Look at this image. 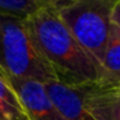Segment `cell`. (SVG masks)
Masks as SVG:
<instances>
[{"mask_svg": "<svg viewBox=\"0 0 120 120\" xmlns=\"http://www.w3.org/2000/svg\"><path fill=\"white\" fill-rule=\"evenodd\" d=\"M111 22H112V26L120 32V0H117L114 5L112 14H111Z\"/></svg>", "mask_w": 120, "mask_h": 120, "instance_id": "obj_11", "label": "cell"}, {"mask_svg": "<svg viewBox=\"0 0 120 120\" xmlns=\"http://www.w3.org/2000/svg\"><path fill=\"white\" fill-rule=\"evenodd\" d=\"M89 85H68L58 80L44 83L49 98L65 120H93L84 103Z\"/></svg>", "mask_w": 120, "mask_h": 120, "instance_id": "obj_5", "label": "cell"}, {"mask_svg": "<svg viewBox=\"0 0 120 120\" xmlns=\"http://www.w3.org/2000/svg\"><path fill=\"white\" fill-rule=\"evenodd\" d=\"M0 120H29L13 89L0 76Z\"/></svg>", "mask_w": 120, "mask_h": 120, "instance_id": "obj_8", "label": "cell"}, {"mask_svg": "<svg viewBox=\"0 0 120 120\" xmlns=\"http://www.w3.org/2000/svg\"><path fill=\"white\" fill-rule=\"evenodd\" d=\"M4 80L16 93L29 120H65L49 98L44 83L34 79Z\"/></svg>", "mask_w": 120, "mask_h": 120, "instance_id": "obj_4", "label": "cell"}, {"mask_svg": "<svg viewBox=\"0 0 120 120\" xmlns=\"http://www.w3.org/2000/svg\"><path fill=\"white\" fill-rule=\"evenodd\" d=\"M84 103L93 120H120V85L90 84Z\"/></svg>", "mask_w": 120, "mask_h": 120, "instance_id": "obj_6", "label": "cell"}, {"mask_svg": "<svg viewBox=\"0 0 120 120\" xmlns=\"http://www.w3.org/2000/svg\"><path fill=\"white\" fill-rule=\"evenodd\" d=\"M0 76L41 83L57 80L38 49L26 19L0 14Z\"/></svg>", "mask_w": 120, "mask_h": 120, "instance_id": "obj_2", "label": "cell"}, {"mask_svg": "<svg viewBox=\"0 0 120 120\" xmlns=\"http://www.w3.org/2000/svg\"><path fill=\"white\" fill-rule=\"evenodd\" d=\"M116 1L78 0L72 5L58 12L71 34L99 67L111 34V14Z\"/></svg>", "mask_w": 120, "mask_h": 120, "instance_id": "obj_3", "label": "cell"}, {"mask_svg": "<svg viewBox=\"0 0 120 120\" xmlns=\"http://www.w3.org/2000/svg\"><path fill=\"white\" fill-rule=\"evenodd\" d=\"M26 22L38 49L58 81L68 85L99 83V65L79 44L57 11L41 8Z\"/></svg>", "mask_w": 120, "mask_h": 120, "instance_id": "obj_1", "label": "cell"}, {"mask_svg": "<svg viewBox=\"0 0 120 120\" xmlns=\"http://www.w3.org/2000/svg\"><path fill=\"white\" fill-rule=\"evenodd\" d=\"M40 4H41L44 8H49L53 9V11H62V9L67 8V7L72 5L75 1L78 0H38Z\"/></svg>", "mask_w": 120, "mask_h": 120, "instance_id": "obj_10", "label": "cell"}, {"mask_svg": "<svg viewBox=\"0 0 120 120\" xmlns=\"http://www.w3.org/2000/svg\"><path fill=\"white\" fill-rule=\"evenodd\" d=\"M102 76L98 84L105 86L120 85V32L112 26L102 60Z\"/></svg>", "mask_w": 120, "mask_h": 120, "instance_id": "obj_7", "label": "cell"}, {"mask_svg": "<svg viewBox=\"0 0 120 120\" xmlns=\"http://www.w3.org/2000/svg\"><path fill=\"white\" fill-rule=\"evenodd\" d=\"M44 7L38 0H0V14L27 19Z\"/></svg>", "mask_w": 120, "mask_h": 120, "instance_id": "obj_9", "label": "cell"}]
</instances>
